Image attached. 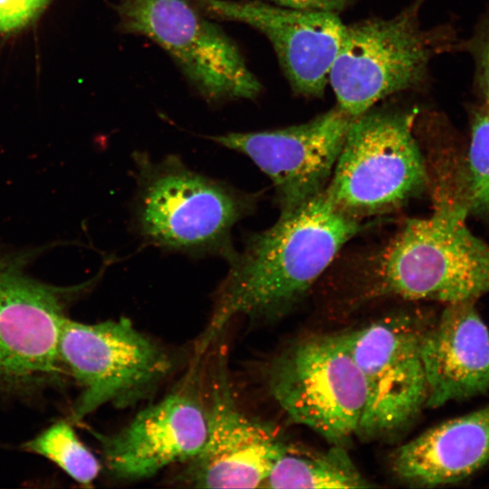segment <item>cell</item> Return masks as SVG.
Instances as JSON below:
<instances>
[{
    "instance_id": "1",
    "label": "cell",
    "mask_w": 489,
    "mask_h": 489,
    "mask_svg": "<svg viewBox=\"0 0 489 489\" xmlns=\"http://www.w3.org/2000/svg\"><path fill=\"white\" fill-rule=\"evenodd\" d=\"M364 227L362 220L338 208L325 190L281 212L272 226L248 236L227 262L229 269L197 352H205L236 316L274 318L288 311Z\"/></svg>"
},
{
    "instance_id": "2",
    "label": "cell",
    "mask_w": 489,
    "mask_h": 489,
    "mask_svg": "<svg viewBox=\"0 0 489 489\" xmlns=\"http://www.w3.org/2000/svg\"><path fill=\"white\" fill-rule=\"evenodd\" d=\"M132 158V225L142 241L167 252L229 262L236 253L232 230L254 212L258 194L197 172L177 155L156 160L135 151Z\"/></svg>"
},
{
    "instance_id": "3",
    "label": "cell",
    "mask_w": 489,
    "mask_h": 489,
    "mask_svg": "<svg viewBox=\"0 0 489 489\" xmlns=\"http://www.w3.org/2000/svg\"><path fill=\"white\" fill-rule=\"evenodd\" d=\"M433 206L407 220L376 257L368 296L448 304L489 292V244L467 227L466 204L435 194Z\"/></svg>"
},
{
    "instance_id": "4",
    "label": "cell",
    "mask_w": 489,
    "mask_h": 489,
    "mask_svg": "<svg viewBox=\"0 0 489 489\" xmlns=\"http://www.w3.org/2000/svg\"><path fill=\"white\" fill-rule=\"evenodd\" d=\"M415 0L390 18L346 25L329 83L338 106L355 118L395 93L420 87L435 56L455 52L458 39L449 25L425 28Z\"/></svg>"
},
{
    "instance_id": "5",
    "label": "cell",
    "mask_w": 489,
    "mask_h": 489,
    "mask_svg": "<svg viewBox=\"0 0 489 489\" xmlns=\"http://www.w3.org/2000/svg\"><path fill=\"white\" fill-rule=\"evenodd\" d=\"M417 113L371 108L353 118L325 189L338 208L363 220L397 210L428 188L414 135Z\"/></svg>"
},
{
    "instance_id": "6",
    "label": "cell",
    "mask_w": 489,
    "mask_h": 489,
    "mask_svg": "<svg viewBox=\"0 0 489 489\" xmlns=\"http://www.w3.org/2000/svg\"><path fill=\"white\" fill-rule=\"evenodd\" d=\"M58 354L80 388L72 421L106 405L126 408L147 399L174 367L170 355L126 318L83 323L67 316L59 331Z\"/></svg>"
},
{
    "instance_id": "7",
    "label": "cell",
    "mask_w": 489,
    "mask_h": 489,
    "mask_svg": "<svg viewBox=\"0 0 489 489\" xmlns=\"http://www.w3.org/2000/svg\"><path fill=\"white\" fill-rule=\"evenodd\" d=\"M29 253L0 251V395L31 398L67 374L58 337L70 301L87 284L62 287L26 273Z\"/></svg>"
},
{
    "instance_id": "8",
    "label": "cell",
    "mask_w": 489,
    "mask_h": 489,
    "mask_svg": "<svg viewBox=\"0 0 489 489\" xmlns=\"http://www.w3.org/2000/svg\"><path fill=\"white\" fill-rule=\"evenodd\" d=\"M267 382L293 422L333 445L357 434L366 388L339 334L312 335L286 348L270 363Z\"/></svg>"
},
{
    "instance_id": "9",
    "label": "cell",
    "mask_w": 489,
    "mask_h": 489,
    "mask_svg": "<svg viewBox=\"0 0 489 489\" xmlns=\"http://www.w3.org/2000/svg\"><path fill=\"white\" fill-rule=\"evenodd\" d=\"M119 28L165 50L208 102L254 100L262 84L235 43L188 0H120Z\"/></svg>"
},
{
    "instance_id": "10",
    "label": "cell",
    "mask_w": 489,
    "mask_h": 489,
    "mask_svg": "<svg viewBox=\"0 0 489 489\" xmlns=\"http://www.w3.org/2000/svg\"><path fill=\"white\" fill-rule=\"evenodd\" d=\"M429 323L421 314L401 312L339 333L365 383L360 436L397 433L427 408L428 385L421 343Z\"/></svg>"
},
{
    "instance_id": "11",
    "label": "cell",
    "mask_w": 489,
    "mask_h": 489,
    "mask_svg": "<svg viewBox=\"0 0 489 489\" xmlns=\"http://www.w3.org/2000/svg\"><path fill=\"white\" fill-rule=\"evenodd\" d=\"M352 120L336 105L299 125L206 138L248 157L271 179L281 212H287L326 189Z\"/></svg>"
},
{
    "instance_id": "12",
    "label": "cell",
    "mask_w": 489,
    "mask_h": 489,
    "mask_svg": "<svg viewBox=\"0 0 489 489\" xmlns=\"http://www.w3.org/2000/svg\"><path fill=\"white\" fill-rule=\"evenodd\" d=\"M218 359L206 406V439L179 481L197 488L262 487L288 446L273 428L239 409L225 358Z\"/></svg>"
},
{
    "instance_id": "13",
    "label": "cell",
    "mask_w": 489,
    "mask_h": 489,
    "mask_svg": "<svg viewBox=\"0 0 489 489\" xmlns=\"http://www.w3.org/2000/svg\"><path fill=\"white\" fill-rule=\"evenodd\" d=\"M208 17L250 25L272 43L293 91L323 94L345 31L332 12L302 10L262 0H190Z\"/></svg>"
},
{
    "instance_id": "14",
    "label": "cell",
    "mask_w": 489,
    "mask_h": 489,
    "mask_svg": "<svg viewBox=\"0 0 489 489\" xmlns=\"http://www.w3.org/2000/svg\"><path fill=\"white\" fill-rule=\"evenodd\" d=\"M197 378H187L162 398L139 411L120 431L93 432L108 472L120 480L154 476L167 466L187 463L201 450L206 436V408Z\"/></svg>"
},
{
    "instance_id": "15",
    "label": "cell",
    "mask_w": 489,
    "mask_h": 489,
    "mask_svg": "<svg viewBox=\"0 0 489 489\" xmlns=\"http://www.w3.org/2000/svg\"><path fill=\"white\" fill-rule=\"evenodd\" d=\"M421 355L428 385L427 408L489 392V330L475 301L446 304L424 332Z\"/></svg>"
},
{
    "instance_id": "16",
    "label": "cell",
    "mask_w": 489,
    "mask_h": 489,
    "mask_svg": "<svg viewBox=\"0 0 489 489\" xmlns=\"http://www.w3.org/2000/svg\"><path fill=\"white\" fill-rule=\"evenodd\" d=\"M489 463V405L448 419L401 446L394 474L406 484L437 487L462 482Z\"/></svg>"
},
{
    "instance_id": "17",
    "label": "cell",
    "mask_w": 489,
    "mask_h": 489,
    "mask_svg": "<svg viewBox=\"0 0 489 489\" xmlns=\"http://www.w3.org/2000/svg\"><path fill=\"white\" fill-rule=\"evenodd\" d=\"M370 486L369 480L340 445H334L324 452H311L288 446L262 485L269 488Z\"/></svg>"
},
{
    "instance_id": "18",
    "label": "cell",
    "mask_w": 489,
    "mask_h": 489,
    "mask_svg": "<svg viewBox=\"0 0 489 489\" xmlns=\"http://www.w3.org/2000/svg\"><path fill=\"white\" fill-rule=\"evenodd\" d=\"M23 448L40 455L73 481L90 486L98 477L101 464L82 442L72 423L58 420L23 444Z\"/></svg>"
},
{
    "instance_id": "19",
    "label": "cell",
    "mask_w": 489,
    "mask_h": 489,
    "mask_svg": "<svg viewBox=\"0 0 489 489\" xmlns=\"http://www.w3.org/2000/svg\"><path fill=\"white\" fill-rule=\"evenodd\" d=\"M457 175L469 214L489 219V110L485 107L472 110L470 143Z\"/></svg>"
},
{
    "instance_id": "20",
    "label": "cell",
    "mask_w": 489,
    "mask_h": 489,
    "mask_svg": "<svg viewBox=\"0 0 489 489\" xmlns=\"http://www.w3.org/2000/svg\"><path fill=\"white\" fill-rule=\"evenodd\" d=\"M455 51L471 54L475 62V85L484 107L489 110V12L467 40L458 41Z\"/></svg>"
},
{
    "instance_id": "21",
    "label": "cell",
    "mask_w": 489,
    "mask_h": 489,
    "mask_svg": "<svg viewBox=\"0 0 489 489\" xmlns=\"http://www.w3.org/2000/svg\"><path fill=\"white\" fill-rule=\"evenodd\" d=\"M51 0H0V33L21 29L37 18Z\"/></svg>"
},
{
    "instance_id": "22",
    "label": "cell",
    "mask_w": 489,
    "mask_h": 489,
    "mask_svg": "<svg viewBox=\"0 0 489 489\" xmlns=\"http://www.w3.org/2000/svg\"><path fill=\"white\" fill-rule=\"evenodd\" d=\"M273 4L302 10L335 13L343 9L350 0H265Z\"/></svg>"
}]
</instances>
